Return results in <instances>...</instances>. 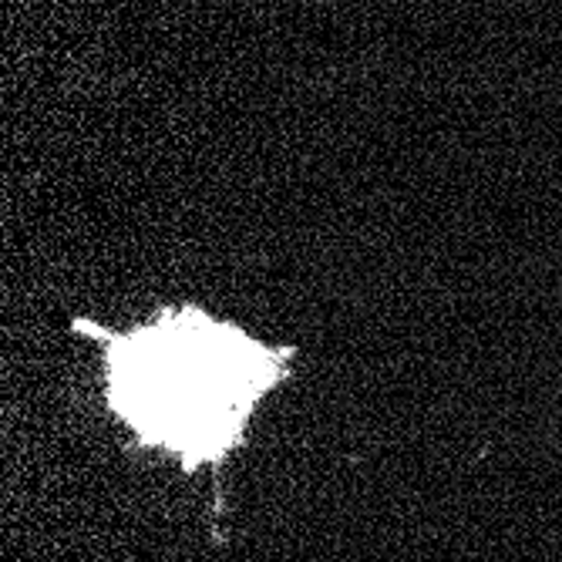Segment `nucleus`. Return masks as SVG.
Returning a JSON list of instances; mask_svg holds the SVG:
<instances>
[{"label": "nucleus", "instance_id": "nucleus-1", "mask_svg": "<svg viewBox=\"0 0 562 562\" xmlns=\"http://www.w3.org/2000/svg\"><path fill=\"white\" fill-rule=\"evenodd\" d=\"M101 350L105 407L185 475L219 471L246 445L263 401L293 374V344H273L199 303H162L132 327L75 317Z\"/></svg>", "mask_w": 562, "mask_h": 562}]
</instances>
